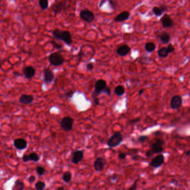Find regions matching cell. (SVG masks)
Here are the masks:
<instances>
[{
	"mask_svg": "<svg viewBox=\"0 0 190 190\" xmlns=\"http://www.w3.org/2000/svg\"><path fill=\"white\" fill-rule=\"evenodd\" d=\"M52 35L55 39L63 41L69 46H71L73 44L72 35L68 30L55 28L52 31Z\"/></svg>",
	"mask_w": 190,
	"mask_h": 190,
	"instance_id": "1",
	"label": "cell"
},
{
	"mask_svg": "<svg viewBox=\"0 0 190 190\" xmlns=\"http://www.w3.org/2000/svg\"><path fill=\"white\" fill-rule=\"evenodd\" d=\"M48 60L50 65L54 67H60L63 65L65 61L64 56L59 51L51 53L49 56Z\"/></svg>",
	"mask_w": 190,
	"mask_h": 190,
	"instance_id": "2",
	"label": "cell"
},
{
	"mask_svg": "<svg viewBox=\"0 0 190 190\" xmlns=\"http://www.w3.org/2000/svg\"><path fill=\"white\" fill-rule=\"evenodd\" d=\"M70 5L68 3L67 0H61L55 2L51 7V10L53 11L54 16L61 14L63 11L67 10L70 7Z\"/></svg>",
	"mask_w": 190,
	"mask_h": 190,
	"instance_id": "3",
	"label": "cell"
},
{
	"mask_svg": "<svg viewBox=\"0 0 190 190\" xmlns=\"http://www.w3.org/2000/svg\"><path fill=\"white\" fill-rule=\"evenodd\" d=\"M123 141L122 135L120 132H115L107 141V146L110 148H114L122 143Z\"/></svg>",
	"mask_w": 190,
	"mask_h": 190,
	"instance_id": "4",
	"label": "cell"
},
{
	"mask_svg": "<svg viewBox=\"0 0 190 190\" xmlns=\"http://www.w3.org/2000/svg\"><path fill=\"white\" fill-rule=\"evenodd\" d=\"M164 141L162 139H155L150 144V150L153 152V154L161 153L164 150Z\"/></svg>",
	"mask_w": 190,
	"mask_h": 190,
	"instance_id": "5",
	"label": "cell"
},
{
	"mask_svg": "<svg viewBox=\"0 0 190 190\" xmlns=\"http://www.w3.org/2000/svg\"><path fill=\"white\" fill-rule=\"evenodd\" d=\"M79 17L82 20L85 22L90 24L95 20V15L88 9H84L80 11Z\"/></svg>",
	"mask_w": 190,
	"mask_h": 190,
	"instance_id": "6",
	"label": "cell"
},
{
	"mask_svg": "<svg viewBox=\"0 0 190 190\" xmlns=\"http://www.w3.org/2000/svg\"><path fill=\"white\" fill-rule=\"evenodd\" d=\"M107 86V82L103 79H99L95 82L94 85V91L93 92L92 94L98 95L104 93V91L106 88Z\"/></svg>",
	"mask_w": 190,
	"mask_h": 190,
	"instance_id": "7",
	"label": "cell"
},
{
	"mask_svg": "<svg viewBox=\"0 0 190 190\" xmlns=\"http://www.w3.org/2000/svg\"><path fill=\"white\" fill-rule=\"evenodd\" d=\"M74 123V120L73 118L70 117H65L61 119L60 126L64 131L69 132L73 129Z\"/></svg>",
	"mask_w": 190,
	"mask_h": 190,
	"instance_id": "8",
	"label": "cell"
},
{
	"mask_svg": "<svg viewBox=\"0 0 190 190\" xmlns=\"http://www.w3.org/2000/svg\"><path fill=\"white\" fill-rule=\"evenodd\" d=\"M54 74L49 68H45L44 70L43 79H44V82L47 85L50 84L54 81Z\"/></svg>",
	"mask_w": 190,
	"mask_h": 190,
	"instance_id": "9",
	"label": "cell"
},
{
	"mask_svg": "<svg viewBox=\"0 0 190 190\" xmlns=\"http://www.w3.org/2000/svg\"><path fill=\"white\" fill-rule=\"evenodd\" d=\"M107 161L103 157H98L94 163V167L95 171L98 172L103 171L104 169Z\"/></svg>",
	"mask_w": 190,
	"mask_h": 190,
	"instance_id": "10",
	"label": "cell"
},
{
	"mask_svg": "<svg viewBox=\"0 0 190 190\" xmlns=\"http://www.w3.org/2000/svg\"><path fill=\"white\" fill-rule=\"evenodd\" d=\"M164 162V156L163 154H159L156 156L149 163V166L153 168L160 167Z\"/></svg>",
	"mask_w": 190,
	"mask_h": 190,
	"instance_id": "11",
	"label": "cell"
},
{
	"mask_svg": "<svg viewBox=\"0 0 190 190\" xmlns=\"http://www.w3.org/2000/svg\"><path fill=\"white\" fill-rule=\"evenodd\" d=\"M182 105V99L179 95L174 96L171 100L170 106L172 109L176 110L179 108Z\"/></svg>",
	"mask_w": 190,
	"mask_h": 190,
	"instance_id": "12",
	"label": "cell"
},
{
	"mask_svg": "<svg viewBox=\"0 0 190 190\" xmlns=\"http://www.w3.org/2000/svg\"><path fill=\"white\" fill-rule=\"evenodd\" d=\"M83 158L84 152L80 150H75L72 154V158L71 161L73 164H77L82 161Z\"/></svg>",
	"mask_w": 190,
	"mask_h": 190,
	"instance_id": "13",
	"label": "cell"
},
{
	"mask_svg": "<svg viewBox=\"0 0 190 190\" xmlns=\"http://www.w3.org/2000/svg\"><path fill=\"white\" fill-rule=\"evenodd\" d=\"M161 22L164 28H170L174 25V22L172 18L167 14H164L161 18Z\"/></svg>",
	"mask_w": 190,
	"mask_h": 190,
	"instance_id": "14",
	"label": "cell"
},
{
	"mask_svg": "<svg viewBox=\"0 0 190 190\" xmlns=\"http://www.w3.org/2000/svg\"><path fill=\"white\" fill-rule=\"evenodd\" d=\"M14 146L18 150H24L27 148V141L24 138H16L14 141Z\"/></svg>",
	"mask_w": 190,
	"mask_h": 190,
	"instance_id": "15",
	"label": "cell"
},
{
	"mask_svg": "<svg viewBox=\"0 0 190 190\" xmlns=\"http://www.w3.org/2000/svg\"><path fill=\"white\" fill-rule=\"evenodd\" d=\"M131 51V48L126 44L119 46L116 50V53L120 56H125L128 54Z\"/></svg>",
	"mask_w": 190,
	"mask_h": 190,
	"instance_id": "16",
	"label": "cell"
},
{
	"mask_svg": "<svg viewBox=\"0 0 190 190\" xmlns=\"http://www.w3.org/2000/svg\"><path fill=\"white\" fill-rule=\"evenodd\" d=\"M36 74V70L32 66H27L23 70V75L27 79H32Z\"/></svg>",
	"mask_w": 190,
	"mask_h": 190,
	"instance_id": "17",
	"label": "cell"
},
{
	"mask_svg": "<svg viewBox=\"0 0 190 190\" xmlns=\"http://www.w3.org/2000/svg\"><path fill=\"white\" fill-rule=\"evenodd\" d=\"M130 17V13L128 11H124L118 14L115 17L114 20L115 22H122L129 19Z\"/></svg>",
	"mask_w": 190,
	"mask_h": 190,
	"instance_id": "18",
	"label": "cell"
},
{
	"mask_svg": "<svg viewBox=\"0 0 190 190\" xmlns=\"http://www.w3.org/2000/svg\"><path fill=\"white\" fill-rule=\"evenodd\" d=\"M34 101V96L31 95L22 94L19 98V102L24 105L30 104Z\"/></svg>",
	"mask_w": 190,
	"mask_h": 190,
	"instance_id": "19",
	"label": "cell"
},
{
	"mask_svg": "<svg viewBox=\"0 0 190 190\" xmlns=\"http://www.w3.org/2000/svg\"><path fill=\"white\" fill-rule=\"evenodd\" d=\"M25 185L23 182L20 181L19 179H17L14 184L13 187V190H23L24 189Z\"/></svg>",
	"mask_w": 190,
	"mask_h": 190,
	"instance_id": "20",
	"label": "cell"
},
{
	"mask_svg": "<svg viewBox=\"0 0 190 190\" xmlns=\"http://www.w3.org/2000/svg\"><path fill=\"white\" fill-rule=\"evenodd\" d=\"M170 54L167 47H162L160 48L158 51V55L160 58H165Z\"/></svg>",
	"mask_w": 190,
	"mask_h": 190,
	"instance_id": "21",
	"label": "cell"
},
{
	"mask_svg": "<svg viewBox=\"0 0 190 190\" xmlns=\"http://www.w3.org/2000/svg\"><path fill=\"white\" fill-rule=\"evenodd\" d=\"M114 93L118 96H121L124 94L125 88L122 85H118L114 89Z\"/></svg>",
	"mask_w": 190,
	"mask_h": 190,
	"instance_id": "22",
	"label": "cell"
},
{
	"mask_svg": "<svg viewBox=\"0 0 190 190\" xmlns=\"http://www.w3.org/2000/svg\"><path fill=\"white\" fill-rule=\"evenodd\" d=\"M156 46L155 44L152 42H148L145 45V50L148 53H152L154 51L156 50Z\"/></svg>",
	"mask_w": 190,
	"mask_h": 190,
	"instance_id": "23",
	"label": "cell"
},
{
	"mask_svg": "<svg viewBox=\"0 0 190 190\" xmlns=\"http://www.w3.org/2000/svg\"><path fill=\"white\" fill-rule=\"evenodd\" d=\"M160 39L162 43L166 44L168 43L169 41H170L171 37L168 33L163 32L161 35H160Z\"/></svg>",
	"mask_w": 190,
	"mask_h": 190,
	"instance_id": "24",
	"label": "cell"
},
{
	"mask_svg": "<svg viewBox=\"0 0 190 190\" xmlns=\"http://www.w3.org/2000/svg\"><path fill=\"white\" fill-rule=\"evenodd\" d=\"M39 5L42 11L46 10L49 6L48 0H39Z\"/></svg>",
	"mask_w": 190,
	"mask_h": 190,
	"instance_id": "25",
	"label": "cell"
},
{
	"mask_svg": "<svg viewBox=\"0 0 190 190\" xmlns=\"http://www.w3.org/2000/svg\"><path fill=\"white\" fill-rule=\"evenodd\" d=\"M28 157H29L30 161H33V162H38L40 160V156L36 153H35V152L31 153L28 155Z\"/></svg>",
	"mask_w": 190,
	"mask_h": 190,
	"instance_id": "26",
	"label": "cell"
},
{
	"mask_svg": "<svg viewBox=\"0 0 190 190\" xmlns=\"http://www.w3.org/2000/svg\"><path fill=\"white\" fill-rule=\"evenodd\" d=\"M62 179L65 183L69 182L71 179V174L70 171H66L63 175Z\"/></svg>",
	"mask_w": 190,
	"mask_h": 190,
	"instance_id": "27",
	"label": "cell"
},
{
	"mask_svg": "<svg viewBox=\"0 0 190 190\" xmlns=\"http://www.w3.org/2000/svg\"><path fill=\"white\" fill-rule=\"evenodd\" d=\"M50 44H51V45L53 46V48L54 49H56L57 50H61L63 48V45L55 40H51L50 42Z\"/></svg>",
	"mask_w": 190,
	"mask_h": 190,
	"instance_id": "28",
	"label": "cell"
},
{
	"mask_svg": "<svg viewBox=\"0 0 190 190\" xmlns=\"http://www.w3.org/2000/svg\"><path fill=\"white\" fill-rule=\"evenodd\" d=\"M46 187V184L44 182L42 181H38L35 185V187L36 190H44Z\"/></svg>",
	"mask_w": 190,
	"mask_h": 190,
	"instance_id": "29",
	"label": "cell"
},
{
	"mask_svg": "<svg viewBox=\"0 0 190 190\" xmlns=\"http://www.w3.org/2000/svg\"><path fill=\"white\" fill-rule=\"evenodd\" d=\"M152 12L153 14L157 16V17H160L163 14V12L162 11V10H161V9L158 7H154L152 9Z\"/></svg>",
	"mask_w": 190,
	"mask_h": 190,
	"instance_id": "30",
	"label": "cell"
},
{
	"mask_svg": "<svg viewBox=\"0 0 190 190\" xmlns=\"http://www.w3.org/2000/svg\"><path fill=\"white\" fill-rule=\"evenodd\" d=\"M36 171L37 174L39 176H41L45 174V168H44L42 166H38L36 168Z\"/></svg>",
	"mask_w": 190,
	"mask_h": 190,
	"instance_id": "31",
	"label": "cell"
},
{
	"mask_svg": "<svg viewBox=\"0 0 190 190\" xmlns=\"http://www.w3.org/2000/svg\"><path fill=\"white\" fill-rule=\"evenodd\" d=\"M109 4L110 5V6L111 7V8L113 9V10H115L117 5H118V3H117V2L116 1H114V0H109L108 1Z\"/></svg>",
	"mask_w": 190,
	"mask_h": 190,
	"instance_id": "32",
	"label": "cell"
},
{
	"mask_svg": "<svg viewBox=\"0 0 190 190\" xmlns=\"http://www.w3.org/2000/svg\"><path fill=\"white\" fill-rule=\"evenodd\" d=\"M148 139V137L147 136H141L138 137V141L141 143H144Z\"/></svg>",
	"mask_w": 190,
	"mask_h": 190,
	"instance_id": "33",
	"label": "cell"
},
{
	"mask_svg": "<svg viewBox=\"0 0 190 190\" xmlns=\"http://www.w3.org/2000/svg\"><path fill=\"white\" fill-rule=\"evenodd\" d=\"M92 98L93 99V102H94V103L95 106H99V105L100 104L99 99L98 98V96L93 95V94H92Z\"/></svg>",
	"mask_w": 190,
	"mask_h": 190,
	"instance_id": "34",
	"label": "cell"
},
{
	"mask_svg": "<svg viewBox=\"0 0 190 190\" xmlns=\"http://www.w3.org/2000/svg\"><path fill=\"white\" fill-rule=\"evenodd\" d=\"M167 50H168L169 54H171V53H173V52L175 50V47H174V46H173V45L171 44H168V45L167 46Z\"/></svg>",
	"mask_w": 190,
	"mask_h": 190,
	"instance_id": "35",
	"label": "cell"
},
{
	"mask_svg": "<svg viewBox=\"0 0 190 190\" xmlns=\"http://www.w3.org/2000/svg\"><path fill=\"white\" fill-rule=\"evenodd\" d=\"M94 65L92 63H89L86 65V70L88 71L93 70V69H94Z\"/></svg>",
	"mask_w": 190,
	"mask_h": 190,
	"instance_id": "36",
	"label": "cell"
},
{
	"mask_svg": "<svg viewBox=\"0 0 190 190\" xmlns=\"http://www.w3.org/2000/svg\"><path fill=\"white\" fill-rule=\"evenodd\" d=\"M74 94V92L73 90H70L65 94V96L68 98H71L73 96Z\"/></svg>",
	"mask_w": 190,
	"mask_h": 190,
	"instance_id": "37",
	"label": "cell"
},
{
	"mask_svg": "<svg viewBox=\"0 0 190 190\" xmlns=\"http://www.w3.org/2000/svg\"><path fill=\"white\" fill-rule=\"evenodd\" d=\"M127 157V154L125 153H120L118 155V158L121 160H124Z\"/></svg>",
	"mask_w": 190,
	"mask_h": 190,
	"instance_id": "38",
	"label": "cell"
},
{
	"mask_svg": "<svg viewBox=\"0 0 190 190\" xmlns=\"http://www.w3.org/2000/svg\"><path fill=\"white\" fill-rule=\"evenodd\" d=\"M159 7L161 9V10H162V11L163 12V13H165V12L167 11V10H168V7L165 5H162Z\"/></svg>",
	"mask_w": 190,
	"mask_h": 190,
	"instance_id": "39",
	"label": "cell"
},
{
	"mask_svg": "<svg viewBox=\"0 0 190 190\" xmlns=\"http://www.w3.org/2000/svg\"><path fill=\"white\" fill-rule=\"evenodd\" d=\"M104 93H106V94H107L109 96L111 95V90H110V89L109 88L108 86L106 88V89H105V90L104 91Z\"/></svg>",
	"mask_w": 190,
	"mask_h": 190,
	"instance_id": "40",
	"label": "cell"
},
{
	"mask_svg": "<svg viewBox=\"0 0 190 190\" xmlns=\"http://www.w3.org/2000/svg\"><path fill=\"white\" fill-rule=\"evenodd\" d=\"M35 179H36L35 176H34V175H32V176H30L29 177L28 180L29 183H33L35 181Z\"/></svg>",
	"mask_w": 190,
	"mask_h": 190,
	"instance_id": "41",
	"label": "cell"
},
{
	"mask_svg": "<svg viewBox=\"0 0 190 190\" xmlns=\"http://www.w3.org/2000/svg\"><path fill=\"white\" fill-rule=\"evenodd\" d=\"M108 1L109 0H101V1L99 2V4H98L99 7L100 8L104 6V5L107 1L108 2Z\"/></svg>",
	"mask_w": 190,
	"mask_h": 190,
	"instance_id": "42",
	"label": "cell"
},
{
	"mask_svg": "<svg viewBox=\"0 0 190 190\" xmlns=\"http://www.w3.org/2000/svg\"><path fill=\"white\" fill-rule=\"evenodd\" d=\"M22 161L24 162H27L28 161H30V159H29V157L28 156H27L26 154H24L23 156H22Z\"/></svg>",
	"mask_w": 190,
	"mask_h": 190,
	"instance_id": "43",
	"label": "cell"
},
{
	"mask_svg": "<svg viewBox=\"0 0 190 190\" xmlns=\"http://www.w3.org/2000/svg\"><path fill=\"white\" fill-rule=\"evenodd\" d=\"M137 181H136L134 183V184L130 187L129 188V190H135L137 189Z\"/></svg>",
	"mask_w": 190,
	"mask_h": 190,
	"instance_id": "44",
	"label": "cell"
},
{
	"mask_svg": "<svg viewBox=\"0 0 190 190\" xmlns=\"http://www.w3.org/2000/svg\"><path fill=\"white\" fill-rule=\"evenodd\" d=\"M153 152L149 149L148 150H147L146 152V156L147 157H151L152 155H153Z\"/></svg>",
	"mask_w": 190,
	"mask_h": 190,
	"instance_id": "45",
	"label": "cell"
},
{
	"mask_svg": "<svg viewBox=\"0 0 190 190\" xmlns=\"http://www.w3.org/2000/svg\"><path fill=\"white\" fill-rule=\"evenodd\" d=\"M140 121H141L140 118H136V119H135L130 121L129 123H131V124H135V123H137L139 122Z\"/></svg>",
	"mask_w": 190,
	"mask_h": 190,
	"instance_id": "46",
	"label": "cell"
},
{
	"mask_svg": "<svg viewBox=\"0 0 190 190\" xmlns=\"http://www.w3.org/2000/svg\"><path fill=\"white\" fill-rule=\"evenodd\" d=\"M14 75H15V77H22V74H21V73H18V72H17V71H15L13 73Z\"/></svg>",
	"mask_w": 190,
	"mask_h": 190,
	"instance_id": "47",
	"label": "cell"
},
{
	"mask_svg": "<svg viewBox=\"0 0 190 190\" xmlns=\"http://www.w3.org/2000/svg\"><path fill=\"white\" fill-rule=\"evenodd\" d=\"M144 92V89H141V90L139 91V95H142V94H143Z\"/></svg>",
	"mask_w": 190,
	"mask_h": 190,
	"instance_id": "48",
	"label": "cell"
},
{
	"mask_svg": "<svg viewBox=\"0 0 190 190\" xmlns=\"http://www.w3.org/2000/svg\"><path fill=\"white\" fill-rule=\"evenodd\" d=\"M186 155L187 156H189L190 155V150H187L186 152Z\"/></svg>",
	"mask_w": 190,
	"mask_h": 190,
	"instance_id": "49",
	"label": "cell"
},
{
	"mask_svg": "<svg viewBox=\"0 0 190 190\" xmlns=\"http://www.w3.org/2000/svg\"><path fill=\"white\" fill-rule=\"evenodd\" d=\"M56 190H65V189L64 188V187H58V188H57L56 189Z\"/></svg>",
	"mask_w": 190,
	"mask_h": 190,
	"instance_id": "50",
	"label": "cell"
}]
</instances>
